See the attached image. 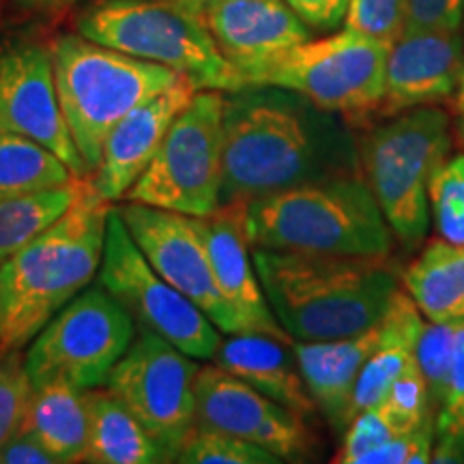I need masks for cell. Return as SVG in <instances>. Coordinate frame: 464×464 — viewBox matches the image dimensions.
Here are the masks:
<instances>
[{
  "instance_id": "obj_1",
  "label": "cell",
  "mask_w": 464,
  "mask_h": 464,
  "mask_svg": "<svg viewBox=\"0 0 464 464\" xmlns=\"http://www.w3.org/2000/svg\"><path fill=\"white\" fill-rule=\"evenodd\" d=\"M355 174H362L359 142L340 114L282 86L224 92L219 207Z\"/></svg>"
},
{
  "instance_id": "obj_2",
  "label": "cell",
  "mask_w": 464,
  "mask_h": 464,
  "mask_svg": "<svg viewBox=\"0 0 464 464\" xmlns=\"http://www.w3.org/2000/svg\"><path fill=\"white\" fill-rule=\"evenodd\" d=\"M265 297L293 342L351 338L379 324L402 274L390 256L252 249Z\"/></svg>"
},
{
  "instance_id": "obj_3",
  "label": "cell",
  "mask_w": 464,
  "mask_h": 464,
  "mask_svg": "<svg viewBox=\"0 0 464 464\" xmlns=\"http://www.w3.org/2000/svg\"><path fill=\"white\" fill-rule=\"evenodd\" d=\"M112 205L89 181L84 194L0 265L3 329L0 351H20L56 312L100 274Z\"/></svg>"
},
{
  "instance_id": "obj_4",
  "label": "cell",
  "mask_w": 464,
  "mask_h": 464,
  "mask_svg": "<svg viewBox=\"0 0 464 464\" xmlns=\"http://www.w3.org/2000/svg\"><path fill=\"white\" fill-rule=\"evenodd\" d=\"M252 249L390 256L393 232L363 174L304 183L241 207Z\"/></svg>"
},
{
  "instance_id": "obj_5",
  "label": "cell",
  "mask_w": 464,
  "mask_h": 464,
  "mask_svg": "<svg viewBox=\"0 0 464 464\" xmlns=\"http://www.w3.org/2000/svg\"><path fill=\"white\" fill-rule=\"evenodd\" d=\"M63 116L89 177L102 161L110 131L131 110L168 89L181 73L91 42L63 34L50 45Z\"/></svg>"
},
{
  "instance_id": "obj_6",
  "label": "cell",
  "mask_w": 464,
  "mask_h": 464,
  "mask_svg": "<svg viewBox=\"0 0 464 464\" xmlns=\"http://www.w3.org/2000/svg\"><path fill=\"white\" fill-rule=\"evenodd\" d=\"M451 149L450 116L421 106L392 116L359 142V164L393 237L406 247L426 239L430 181Z\"/></svg>"
},
{
  "instance_id": "obj_7",
  "label": "cell",
  "mask_w": 464,
  "mask_h": 464,
  "mask_svg": "<svg viewBox=\"0 0 464 464\" xmlns=\"http://www.w3.org/2000/svg\"><path fill=\"white\" fill-rule=\"evenodd\" d=\"M78 33L106 48L172 69L198 91L230 92L246 86L207 26L164 0H102L80 15Z\"/></svg>"
},
{
  "instance_id": "obj_8",
  "label": "cell",
  "mask_w": 464,
  "mask_h": 464,
  "mask_svg": "<svg viewBox=\"0 0 464 464\" xmlns=\"http://www.w3.org/2000/svg\"><path fill=\"white\" fill-rule=\"evenodd\" d=\"M390 48L344 28L269 58L243 73V82L282 86L327 112L362 121L376 114L385 95Z\"/></svg>"
},
{
  "instance_id": "obj_9",
  "label": "cell",
  "mask_w": 464,
  "mask_h": 464,
  "mask_svg": "<svg viewBox=\"0 0 464 464\" xmlns=\"http://www.w3.org/2000/svg\"><path fill=\"white\" fill-rule=\"evenodd\" d=\"M222 91H196L125 200L191 218L213 216L222 194Z\"/></svg>"
},
{
  "instance_id": "obj_10",
  "label": "cell",
  "mask_w": 464,
  "mask_h": 464,
  "mask_svg": "<svg viewBox=\"0 0 464 464\" xmlns=\"http://www.w3.org/2000/svg\"><path fill=\"white\" fill-rule=\"evenodd\" d=\"M136 332V321L106 288L89 286L31 340L24 370L33 385L63 379L80 390L103 387Z\"/></svg>"
},
{
  "instance_id": "obj_11",
  "label": "cell",
  "mask_w": 464,
  "mask_h": 464,
  "mask_svg": "<svg viewBox=\"0 0 464 464\" xmlns=\"http://www.w3.org/2000/svg\"><path fill=\"white\" fill-rule=\"evenodd\" d=\"M100 284L130 312L138 327L161 335L185 355L213 359L218 353L222 332L149 265L116 207L108 213Z\"/></svg>"
},
{
  "instance_id": "obj_12",
  "label": "cell",
  "mask_w": 464,
  "mask_h": 464,
  "mask_svg": "<svg viewBox=\"0 0 464 464\" xmlns=\"http://www.w3.org/2000/svg\"><path fill=\"white\" fill-rule=\"evenodd\" d=\"M200 365L177 346L138 327L136 338L108 374L106 390L127 406L164 451L166 462L196 428V374Z\"/></svg>"
},
{
  "instance_id": "obj_13",
  "label": "cell",
  "mask_w": 464,
  "mask_h": 464,
  "mask_svg": "<svg viewBox=\"0 0 464 464\" xmlns=\"http://www.w3.org/2000/svg\"><path fill=\"white\" fill-rule=\"evenodd\" d=\"M144 258L168 284L194 301L222 334H241L239 318L219 293L196 218L127 200L116 207Z\"/></svg>"
},
{
  "instance_id": "obj_14",
  "label": "cell",
  "mask_w": 464,
  "mask_h": 464,
  "mask_svg": "<svg viewBox=\"0 0 464 464\" xmlns=\"http://www.w3.org/2000/svg\"><path fill=\"white\" fill-rule=\"evenodd\" d=\"M307 423L216 363L196 374V426L246 439L282 462H304L316 448Z\"/></svg>"
},
{
  "instance_id": "obj_15",
  "label": "cell",
  "mask_w": 464,
  "mask_h": 464,
  "mask_svg": "<svg viewBox=\"0 0 464 464\" xmlns=\"http://www.w3.org/2000/svg\"><path fill=\"white\" fill-rule=\"evenodd\" d=\"M0 130L44 144L73 177H89L63 116L52 54L44 45L15 44L0 52Z\"/></svg>"
},
{
  "instance_id": "obj_16",
  "label": "cell",
  "mask_w": 464,
  "mask_h": 464,
  "mask_svg": "<svg viewBox=\"0 0 464 464\" xmlns=\"http://www.w3.org/2000/svg\"><path fill=\"white\" fill-rule=\"evenodd\" d=\"M464 73L460 31H404L390 48L385 95L376 119H392L406 110L437 106L450 100Z\"/></svg>"
},
{
  "instance_id": "obj_17",
  "label": "cell",
  "mask_w": 464,
  "mask_h": 464,
  "mask_svg": "<svg viewBox=\"0 0 464 464\" xmlns=\"http://www.w3.org/2000/svg\"><path fill=\"white\" fill-rule=\"evenodd\" d=\"M198 86L185 75L131 110L119 125L110 131L103 144L102 161L91 174V185L102 198L110 202L125 198L131 185L140 179L144 168L153 160L155 150L170 130L179 112L188 106Z\"/></svg>"
},
{
  "instance_id": "obj_18",
  "label": "cell",
  "mask_w": 464,
  "mask_h": 464,
  "mask_svg": "<svg viewBox=\"0 0 464 464\" xmlns=\"http://www.w3.org/2000/svg\"><path fill=\"white\" fill-rule=\"evenodd\" d=\"M202 22L241 80L249 69L312 39V28L286 0H218Z\"/></svg>"
},
{
  "instance_id": "obj_19",
  "label": "cell",
  "mask_w": 464,
  "mask_h": 464,
  "mask_svg": "<svg viewBox=\"0 0 464 464\" xmlns=\"http://www.w3.org/2000/svg\"><path fill=\"white\" fill-rule=\"evenodd\" d=\"M211 258L216 284L239 318L241 334H265L293 342L280 327L265 297L256 265L241 226V207H219L213 216L196 218Z\"/></svg>"
},
{
  "instance_id": "obj_20",
  "label": "cell",
  "mask_w": 464,
  "mask_h": 464,
  "mask_svg": "<svg viewBox=\"0 0 464 464\" xmlns=\"http://www.w3.org/2000/svg\"><path fill=\"white\" fill-rule=\"evenodd\" d=\"M213 363L301 420L312 423L321 415L301 376L293 342L265 334H230L219 342Z\"/></svg>"
},
{
  "instance_id": "obj_21",
  "label": "cell",
  "mask_w": 464,
  "mask_h": 464,
  "mask_svg": "<svg viewBox=\"0 0 464 464\" xmlns=\"http://www.w3.org/2000/svg\"><path fill=\"white\" fill-rule=\"evenodd\" d=\"M379 340L381 323L351 338L293 342L307 392L335 432H344L351 423V402L359 374Z\"/></svg>"
},
{
  "instance_id": "obj_22",
  "label": "cell",
  "mask_w": 464,
  "mask_h": 464,
  "mask_svg": "<svg viewBox=\"0 0 464 464\" xmlns=\"http://www.w3.org/2000/svg\"><path fill=\"white\" fill-rule=\"evenodd\" d=\"M423 316L406 290L398 288L381 321V340L365 362L351 402V420L387 398L398 376L415 362Z\"/></svg>"
},
{
  "instance_id": "obj_23",
  "label": "cell",
  "mask_w": 464,
  "mask_h": 464,
  "mask_svg": "<svg viewBox=\"0 0 464 464\" xmlns=\"http://www.w3.org/2000/svg\"><path fill=\"white\" fill-rule=\"evenodd\" d=\"M84 392L63 379L33 385L22 430L31 432L56 464L84 462L89 437Z\"/></svg>"
},
{
  "instance_id": "obj_24",
  "label": "cell",
  "mask_w": 464,
  "mask_h": 464,
  "mask_svg": "<svg viewBox=\"0 0 464 464\" xmlns=\"http://www.w3.org/2000/svg\"><path fill=\"white\" fill-rule=\"evenodd\" d=\"M89 437L84 462L91 464H158L164 451L144 430L127 406L108 390H86Z\"/></svg>"
},
{
  "instance_id": "obj_25",
  "label": "cell",
  "mask_w": 464,
  "mask_h": 464,
  "mask_svg": "<svg viewBox=\"0 0 464 464\" xmlns=\"http://www.w3.org/2000/svg\"><path fill=\"white\" fill-rule=\"evenodd\" d=\"M400 282L426 321H464V243L432 239Z\"/></svg>"
},
{
  "instance_id": "obj_26",
  "label": "cell",
  "mask_w": 464,
  "mask_h": 464,
  "mask_svg": "<svg viewBox=\"0 0 464 464\" xmlns=\"http://www.w3.org/2000/svg\"><path fill=\"white\" fill-rule=\"evenodd\" d=\"M89 179H73L58 188L0 200V265L54 224L80 196Z\"/></svg>"
},
{
  "instance_id": "obj_27",
  "label": "cell",
  "mask_w": 464,
  "mask_h": 464,
  "mask_svg": "<svg viewBox=\"0 0 464 464\" xmlns=\"http://www.w3.org/2000/svg\"><path fill=\"white\" fill-rule=\"evenodd\" d=\"M73 172L44 144L0 130V200L73 181Z\"/></svg>"
},
{
  "instance_id": "obj_28",
  "label": "cell",
  "mask_w": 464,
  "mask_h": 464,
  "mask_svg": "<svg viewBox=\"0 0 464 464\" xmlns=\"http://www.w3.org/2000/svg\"><path fill=\"white\" fill-rule=\"evenodd\" d=\"M183 464H280L282 460L271 451L249 443L246 439L232 437L216 428L196 426L179 451L177 460Z\"/></svg>"
},
{
  "instance_id": "obj_29",
  "label": "cell",
  "mask_w": 464,
  "mask_h": 464,
  "mask_svg": "<svg viewBox=\"0 0 464 464\" xmlns=\"http://www.w3.org/2000/svg\"><path fill=\"white\" fill-rule=\"evenodd\" d=\"M456 323H432L423 321V327L417 338L415 346V362L420 365L423 379L428 385V398H430V411L437 417L440 404H443L445 392H448L450 370L454 362V346H456Z\"/></svg>"
},
{
  "instance_id": "obj_30",
  "label": "cell",
  "mask_w": 464,
  "mask_h": 464,
  "mask_svg": "<svg viewBox=\"0 0 464 464\" xmlns=\"http://www.w3.org/2000/svg\"><path fill=\"white\" fill-rule=\"evenodd\" d=\"M430 216L440 239L464 243V153L448 158L430 181Z\"/></svg>"
},
{
  "instance_id": "obj_31",
  "label": "cell",
  "mask_w": 464,
  "mask_h": 464,
  "mask_svg": "<svg viewBox=\"0 0 464 464\" xmlns=\"http://www.w3.org/2000/svg\"><path fill=\"white\" fill-rule=\"evenodd\" d=\"M381 404L396 434H406L417 430L426 421H434L426 379H423L417 362L411 363L398 376V381L393 382L392 390L387 392V398Z\"/></svg>"
},
{
  "instance_id": "obj_32",
  "label": "cell",
  "mask_w": 464,
  "mask_h": 464,
  "mask_svg": "<svg viewBox=\"0 0 464 464\" xmlns=\"http://www.w3.org/2000/svg\"><path fill=\"white\" fill-rule=\"evenodd\" d=\"M344 26L374 42L393 45L404 34V0H348Z\"/></svg>"
},
{
  "instance_id": "obj_33",
  "label": "cell",
  "mask_w": 464,
  "mask_h": 464,
  "mask_svg": "<svg viewBox=\"0 0 464 464\" xmlns=\"http://www.w3.org/2000/svg\"><path fill=\"white\" fill-rule=\"evenodd\" d=\"M33 382L24 370V357L17 351L0 362V448L22 428Z\"/></svg>"
},
{
  "instance_id": "obj_34",
  "label": "cell",
  "mask_w": 464,
  "mask_h": 464,
  "mask_svg": "<svg viewBox=\"0 0 464 464\" xmlns=\"http://www.w3.org/2000/svg\"><path fill=\"white\" fill-rule=\"evenodd\" d=\"M393 437H398V434L393 430L392 421L387 420L382 404L370 406V409L357 413L348 423L344 439H342V448L335 458H332V462L359 464L365 454L381 448L382 443H387Z\"/></svg>"
},
{
  "instance_id": "obj_35",
  "label": "cell",
  "mask_w": 464,
  "mask_h": 464,
  "mask_svg": "<svg viewBox=\"0 0 464 464\" xmlns=\"http://www.w3.org/2000/svg\"><path fill=\"white\" fill-rule=\"evenodd\" d=\"M434 421H426L417 430L398 434L365 454L359 464H428L432 460Z\"/></svg>"
},
{
  "instance_id": "obj_36",
  "label": "cell",
  "mask_w": 464,
  "mask_h": 464,
  "mask_svg": "<svg viewBox=\"0 0 464 464\" xmlns=\"http://www.w3.org/2000/svg\"><path fill=\"white\" fill-rule=\"evenodd\" d=\"M464 22V0H404V31L458 33Z\"/></svg>"
},
{
  "instance_id": "obj_37",
  "label": "cell",
  "mask_w": 464,
  "mask_h": 464,
  "mask_svg": "<svg viewBox=\"0 0 464 464\" xmlns=\"http://www.w3.org/2000/svg\"><path fill=\"white\" fill-rule=\"evenodd\" d=\"M312 31H334L344 22L348 0H286Z\"/></svg>"
},
{
  "instance_id": "obj_38",
  "label": "cell",
  "mask_w": 464,
  "mask_h": 464,
  "mask_svg": "<svg viewBox=\"0 0 464 464\" xmlns=\"http://www.w3.org/2000/svg\"><path fill=\"white\" fill-rule=\"evenodd\" d=\"M0 464H56V460L31 432L20 428L0 448Z\"/></svg>"
},
{
  "instance_id": "obj_39",
  "label": "cell",
  "mask_w": 464,
  "mask_h": 464,
  "mask_svg": "<svg viewBox=\"0 0 464 464\" xmlns=\"http://www.w3.org/2000/svg\"><path fill=\"white\" fill-rule=\"evenodd\" d=\"M164 3L170 5V7L183 11V14H188L191 17H196V20L202 22V17H205L207 9L211 7L213 3H218V0H164ZM205 24V22H202Z\"/></svg>"
},
{
  "instance_id": "obj_40",
  "label": "cell",
  "mask_w": 464,
  "mask_h": 464,
  "mask_svg": "<svg viewBox=\"0 0 464 464\" xmlns=\"http://www.w3.org/2000/svg\"><path fill=\"white\" fill-rule=\"evenodd\" d=\"M22 5L28 9H39V11H54L69 7V5L75 3V0H20Z\"/></svg>"
},
{
  "instance_id": "obj_41",
  "label": "cell",
  "mask_w": 464,
  "mask_h": 464,
  "mask_svg": "<svg viewBox=\"0 0 464 464\" xmlns=\"http://www.w3.org/2000/svg\"><path fill=\"white\" fill-rule=\"evenodd\" d=\"M460 110H462V116H464V73H462V80H460Z\"/></svg>"
},
{
  "instance_id": "obj_42",
  "label": "cell",
  "mask_w": 464,
  "mask_h": 464,
  "mask_svg": "<svg viewBox=\"0 0 464 464\" xmlns=\"http://www.w3.org/2000/svg\"><path fill=\"white\" fill-rule=\"evenodd\" d=\"M0 329H3V286H0Z\"/></svg>"
}]
</instances>
